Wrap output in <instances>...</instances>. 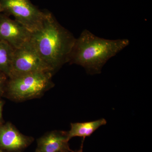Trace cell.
<instances>
[{
	"instance_id": "obj_1",
	"label": "cell",
	"mask_w": 152,
	"mask_h": 152,
	"mask_svg": "<svg viewBox=\"0 0 152 152\" xmlns=\"http://www.w3.org/2000/svg\"><path fill=\"white\" fill-rule=\"evenodd\" d=\"M76 39L48 12L39 28L31 33L30 42L55 73L69 63Z\"/></svg>"
},
{
	"instance_id": "obj_2",
	"label": "cell",
	"mask_w": 152,
	"mask_h": 152,
	"mask_svg": "<svg viewBox=\"0 0 152 152\" xmlns=\"http://www.w3.org/2000/svg\"><path fill=\"white\" fill-rule=\"evenodd\" d=\"M129 44L127 39H107L85 30L76 39L69 63L82 66L90 75L99 74L107 61Z\"/></svg>"
},
{
	"instance_id": "obj_3",
	"label": "cell",
	"mask_w": 152,
	"mask_h": 152,
	"mask_svg": "<svg viewBox=\"0 0 152 152\" xmlns=\"http://www.w3.org/2000/svg\"><path fill=\"white\" fill-rule=\"evenodd\" d=\"M53 74L37 72L9 78L6 91L9 97L18 102L39 97L54 86Z\"/></svg>"
},
{
	"instance_id": "obj_4",
	"label": "cell",
	"mask_w": 152,
	"mask_h": 152,
	"mask_svg": "<svg viewBox=\"0 0 152 152\" xmlns=\"http://www.w3.org/2000/svg\"><path fill=\"white\" fill-rule=\"evenodd\" d=\"M0 6L2 12L13 16L31 33L39 28L48 13L40 10L30 0H0Z\"/></svg>"
},
{
	"instance_id": "obj_5",
	"label": "cell",
	"mask_w": 152,
	"mask_h": 152,
	"mask_svg": "<svg viewBox=\"0 0 152 152\" xmlns=\"http://www.w3.org/2000/svg\"><path fill=\"white\" fill-rule=\"evenodd\" d=\"M42 72L54 74L30 42L19 48L15 49L9 78Z\"/></svg>"
},
{
	"instance_id": "obj_6",
	"label": "cell",
	"mask_w": 152,
	"mask_h": 152,
	"mask_svg": "<svg viewBox=\"0 0 152 152\" xmlns=\"http://www.w3.org/2000/svg\"><path fill=\"white\" fill-rule=\"evenodd\" d=\"M31 32L15 20L0 14V40L19 48L31 40Z\"/></svg>"
},
{
	"instance_id": "obj_7",
	"label": "cell",
	"mask_w": 152,
	"mask_h": 152,
	"mask_svg": "<svg viewBox=\"0 0 152 152\" xmlns=\"http://www.w3.org/2000/svg\"><path fill=\"white\" fill-rule=\"evenodd\" d=\"M34 140L23 134L10 123L0 126V149L7 152H21Z\"/></svg>"
},
{
	"instance_id": "obj_8",
	"label": "cell",
	"mask_w": 152,
	"mask_h": 152,
	"mask_svg": "<svg viewBox=\"0 0 152 152\" xmlns=\"http://www.w3.org/2000/svg\"><path fill=\"white\" fill-rule=\"evenodd\" d=\"M68 132L53 131L37 140L35 152H70Z\"/></svg>"
},
{
	"instance_id": "obj_9",
	"label": "cell",
	"mask_w": 152,
	"mask_h": 152,
	"mask_svg": "<svg viewBox=\"0 0 152 152\" xmlns=\"http://www.w3.org/2000/svg\"><path fill=\"white\" fill-rule=\"evenodd\" d=\"M107 123V121L104 118L93 121L72 123L70 130L68 132V138L70 140L74 137H79L85 139L91 135L99 128L106 125Z\"/></svg>"
},
{
	"instance_id": "obj_10",
	"label": "cell",
	"mask_w": 152,
	"mask_h": 152,
	"mask_svg": "<svg viewBox=\"0 0 152 152\" xmlns=\"http://www.w3.org/2000/svg\"><path fill=\"white\" fill-rule=\"evenodd\" d=\"M15 49L10 45L0 40V71L9 77Z\"/></svg>"
},
{
	"instance_id": "obj_11",
	"label": "cell",
	"mask_w": 152,
	"mask_h": 152,
	"mask_svg": "<svg viewBox=\"0 0 152 152\" xmlns=\"http://www.w3.org/2000/svg\"><path fill=\"white\" fill-rule=\"evenodd\" d=\"M8 80V77L0 71V96L6 91Z\"/></svg>"
},
{
	"instance_id": "obj_12",
	"label": "cell",
	"mask_w": 152,
	"mask_h": 152,
	"mask_svg": "<svg viewBox=\"0 0 152 152\" xmlns=\"http://www.w3.org/2000/svg\"><path fill=\"white\" fill-rule=\"evenodd\" d=\"M4 102L3 101L0 100V122L2 120V111L3 106H4Z\"/></svg>"
},
{
	"instance_id": "obj_13",
	"label": "cell",
	"mask_w": 152,
	"mask_h": 152,
	"mask_svg": "<svg viewBox=\"0 0 152 152\" xmlns=\"http://www.w3.org/2000/svg\"><path fill=\"white\" fill-rule=\"evenodd\" d=\"M83 142H82L81 146L80 147V149L78 150V151H77L76 152H74L73 151H72V152H83Z\"/></svg>"
},
{
	"instance_id": "obj_14",
	"label": "cell",
	"mask_w": 152,
	"mask_h": 152,
	"mask_svg": "<svg viewBox=\"0 0 152 152\" xmlns=\"http://www.w3.org/2000/svg\"><path fill=\"white\" fill-rule=\"evenodd\" d=\"M2 12V9L1 8V6H0V14H1V12Z\"/></svg>"
},
{
	"instance_id": "obj_15",
	"label": "cell",
	"mask_w": 152,
	"mask_h": 152,
	"mask_svg": "<svg viewBox=\"0 0 152 152\" xmlns=\"http://www.w3.org/2000/svg\"><path fill=\"white\" fill-rule=\"evenodd\" d=\"M0 152H5L4 151H3V150L1 149H0Z\"/></svg>"
},
{
	"instance_id": "obj_16",
	"label": "cell",
	"mask_w": 152,
	"mask_h": 152,
	"mask_svg": "<svg viewBox=\"0 0 152 152\" xmlns=\"http://www.w3.org/2000/svg\"><path fill=\"white\" fill-rule=\"evenodd\" d=\"M72 151L70 152H72Z\"/></svg>"
}]
</instances>
